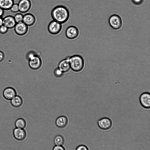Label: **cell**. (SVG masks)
<instances>
[{
  "label": "cell",
  "instance_id": "cell-20",
  "mask_svg": "<svg viewBox=\"0 0 150 150\" xmlns=\"http://www.w3.org/2000/svg\"><path fill=\"white\" fill-rule=\"evenodd\" d=\"M53 142L55 145H63L64 142V139L62 135H58L54 137Z\"/></svg>",
  "mask_w": 150,
  "mask_h": 150
},
{
  "label": "cell",
  "instance_id": "cell-4",
  "mask_svg": "<svg viewBox=\"0 0 150 150\" xmlns=\"http://www.w3.org/2000/svg\"><path fill=\"white\" fill-rule=\"evenodd\" d=\"M108 22L111 27L115 30L120 29L122 25L121 18L117 14L111 15L109 19Z\"/></svg>",
  "mask_w": 150,
  "mask_h": 150
},
{
  "label": "cell",
  "instance_id": "cell-7",
  "mask_svg": "<svg viewBox=\"0 0 150 150\" xmlns=\"http://www.w3.org/2000/svg\"><path fill=\"white\" fill-rule=\"evenodd\" d=\"M97 123L98 127L104 130L110 129L112 125V120L107 117H104L98 120Z\"/></svg>",
  "mask_w": 150,
  "mask_h": 150
},
{
  "label": "cell",
  "instance_id": "cell-32",
  "mask_svg": "<svg viewBox=\"0 0 150 150\" xmlns=\"http://www.w3.org/2000/svg\"></svg>",
  "mask_w": 150,
  "mask_h": 150
},
{
  "label": "cell",
  "instance_id": "cell-24",
  "mask_svg": "<svg viewBox=\"0 0 150 150\" xmlns=\"http://www.w3.org/2000/svg\"><path fill=\"white\" fill-rule=\"evenodd\" d=\"M10 10L13 13H17L19 11V8L18 4L15 3L12 5Z\"/></svg>",
  "mask_w": 150,
  "mask_h": 150
},
{
  "label": "cell",
  "instance_id": "cell-16",
  "mask_svg": "<svg viewBox=\"0 0 150 150\" xmlns=\"http://www.w3.org/2000/svg\"><path fill=\"white\" fill-rule=\"evenodd\" d=\"M68 119L64 116H61L58 117L56 119L55 123L56 126L60 128L65 127L67 125Z\"/></svg>",
  "mask_w": 150,
  "mask_h": 150
},
{
  "label": "cell",
  "instance_id": "cell-5",
  "mask_svg": "<svg viewBox=\"0 0 150 150\" xmlns=\"http://www.w3.org/2000/svg\"><path fill=\"white\" fill-rule=\"evenodd\" d=\"M79 33V30L76 26L71 25L68 27L65 30V35L66 37L70 40L76 38Z\"/></svg>",
  "mask_w": 150,
  "mask_h": 150
},
{
  "label": "cell",
  "instance_id": "cell-25",
  "mask_svg": "<svg viewBox=\"0 0 150 150\" xmlns=\"http://www.w3.org/2000/svg\"><path fill=\"white\" fill-rule=\"evenodd\" d=\"M8 29L5 25H3L0 27V33L4 34L6 33Z\"/></svg>",
  "mask_w": 150,
  "mask_h": 150
},
{
  "label": "cell",
  "instance_id": "cell-29",
  "mask_svg": "<svg viewBox=\"0 0 150 150\" xmlns=\"http://www.w3.org/2000/svg\"><path fill=\"white\" fill-rule=\"evenodd\" d=\"M5 57V54L4 52L0 50V62L4 60Z\"/></svg>",
  "mask_w": 150,
  "mask_h": 150
},
{
  "label": "cell",
  "instance_id": "cell-9",
  "mask_svg": "<svg viewBox=\"0 0 150 150\" xmlns=\"http://www.w3.org/2000/svg\"><path fill=\"white\" fill-rule=\"evenodd\" d=\"M18 4L19 11L22 13H27L32 7V3L30 0H20Z\"/></svg>",
  "mask_w": 150,
  "mask_h": 150
},
{
  "label": "cell",
  "instance_id": "cell-8",
  "mask_svg": "<svg viewBox=\"0 0 150 150\" xmlns=\"http://www.w3.org/2000/svg\"><path fill=\"white\" fill-rule=\"evenodd\" d=\"M13 28L15 33L20 36L25 35L28 30V27L23 22L16 23Z\"/></svg>",
  "mask_w": 150,
  "mask_h": 150
},
{
  "label": "cell",
  "instance_id": "cell-10",
  "mask_svg": "<svg viewBox=\"0 0 150 150\" xmlns=\"http://www.w3.org/2000/svg\"><path fill=\"white\" fill-rule=\"evenodd\" d=\"M140 103L142 106L146 109L150 108V94L148 92L142 93L139 98Z\"/></svg>",
  "mask_w": 150,
  "mask_h": 150
},
{
  "label": "cell",
  "instance_id": "cell-19",
  "mask_svg": "<svg viewBox=\"0 0 150 150\" xmlns=\"http://www.w3.org/2000/svg\"><path fill=\"white\" fill-rule=\"evenodd\" d=\"M15 125L16 128L24 129L26 126V122L24 119L20 118L16 120Z\"/></svg>",
  "mask_w": 150,
  "mask_h": 150
},
{
  "label": "cell",
  "instance_id": "cell-22",
  "mask_svg": "<svg viewBox=\"0 0 150 150\" xmlns=\"http://www.w3.org/2000/svg\"><path fill=\"white\" fill-rule=\"evenodd\" d=\"M64 73L58 67L54 70V76L57 78H60L63 76Z\"/></svg>",
  "mask_w": 150,
  "mask_h": 150
},
{
  "label": "cell",
  "instance_id": "cell-28",
  "mask_svg": "<svg viewBox=\"0 0 150 150\" xmlns=\"http://www.w3.org/2000/svg\"><path fill=\"white\" fill-rule=\"evenodd\" d=\"M132 1L134 4L136 5H139L142 3L143 0H132Z\"/></svg>",
  "mask_w": 150,
  "mask_h": 150
},
{
  "label": "cell",
  "instance_id": "cell-31",
  "mask_svg": "<svg viewBox=\"0 0 150 150\" xmlns=\"http://www.w3.org/2000/svg\"><path fill=\"white\" fill-rule=\"evenodd\" d=\"M2 17H0V27L3 25V19Z\"/></svg>",
  "mask_w": 150,
  "mask_h": 150
},
{
  "label": "cell",
  "instance_id": "cell-17",
  "mask_svg": "<svg viewBox=\"0 0 150 150\" xmlns=\"http://www.w3.org/2000/svg\"><path fill=\"white\" fill-rule=\"evenodd\" d=\"M10 100L11 105L16 108L20 107L22 105L23 102L22 97L17 95Z\"/></svg>",
  "mask_w": 150,
  "mask_h": 150
},
{
  "label": "cell",
  "instance_id": "cell-27",
  "mask_svg": "<svg viewBox=\"0 0 150 150\" xmlns=\"http://www.w3.org/2000/svg\"><path fill=\"white\" fill-rule=\"evenodd\" d=\"M52 150H66V149L62 145H55Z\"/></svg>",
  "mask_w": 150,
  "mask_h": 150
},
{
  "label": "cell",
  "instance_id": "cell-13",
  "mask_svg": "<svg viewBox=\"0 0 150 150\" xmlns=\"http://www.w3.org/2000/svg\"><path fill=\"white\" fill-rule=\"evenodd\" d=\"M16 95V92L14 88L8 87L5 88L3 92L4 98L7 100H11Z\"/></svg>",
  "mask_w": 150,
  "mask_h": 150
},
{
  "label": "cell",
  "instance_id": "cell-11",
  "mask_svg": "<svg viewBox=\"0 0 150 150\" xmlns=\"http://www.w3.org/2000/svg\"><path fill=\"white\" fill-rule=\"evenodd\" d=\"M13 135L14 138L16 140L22 141L25 139L27 133L24 129L16 127L13 130Z\"/></svg>",
  "mask_w": 150,
  "mask_h": 150
},
{
  "label": "cell",
  "instance_id": "cell-26",
  "mask_svg": "<svg viewBox=\"0 0 150 150\" xmlns=\"http://www.w3.org/2000/svg\"><path fill=\"white\" fill-rule=\"evenodd\" d=\"M75 150H89L88 148L85 145L81 144L78 146Z\"/></svg>",
  "mask_w": 150,
  "mask_h": 150
},
{
  "label": "cell",
  "instance_id": "cell-18",
  "mask_svg": "<svg viewBox=\"0 0 150 150\" xmlns=\"http://www.w3.org/2000/svg\"><path fill=\"white\" fill-rule=\"evenodd\" d=\"M14 3V0H0V7L4 11L10 10Z\"/></svg>",
  "mask_w": 150,
  "mask_h": 150
},
{
  "label": "cell",
  "instance_id": "cell-30",
  "mask_svg": "<svg viewBox=\"0 0 150 150\" xmlns=\"http://www.w3.org/2000/svg\"><path fill=\"white\" fill-rule=\"evenodd\" d=\"M4 13V10L0 7V17H2Z\"/></svg>",
  "mask_w": 150,
  "mask_h": 150
},
{
  "label": "cell",
  "instance_id": "cell-15",
  "mask_svg": "<svg viewBox=\"0 0 150 150\" xmlns=\"http://www.w3.org/2000/svg\"><path fill=\"white\" fill-rule=\"evenodd\" d=\"M58 67L64 73L69 70L71 69L68 56L59 62Z\"/></svg>",
  "mask_w": 150,
  "mask_h": 150
},
{
  "label": "cell",
  "instance_id": "cell-1",
  "mask_svg": "<svg viewBox=\"0 0 150 150\" xmlns=\"http://www.w3.org/2000/svg\"><path fill=\"white\" fill-rule=\"evenodd\" d=\"M51 14L53 20L62 24L66 23L70 16L68 8L62 5H59L54 7L52 9Z\"/></svg>",
  "mask_w": 150,
  "mask_h": 150
},
{
  "label": "cell",
  "instance_id": "cell-3",
  "mask_svg": "<svg viewBox=\"0 0 150 150\" xmlns=\"http://www.w3.org/2000/svg\"><path fill=\"white\" fill-rule=\"evenodd\" d=\"M62 24L53 20L49 23L48 25L47 30L49 32L53 35L58 34L62 30Z\"/></svg>",
  "mask_w": 150,
  "mask_h": 150
},
{
  "label": "cell",
  "instance_id": "cell-23",
  "mask_svg": "<svg viewBox=\"0 0 150 150\" xmlns=\"http://www.w3.org/2000/svg\"><path fill=\"white\" fill-rule=\"evenodd\" d=\"M37 54L39 55V53L35 51L30 50L27 52L26 55V58L28 60Z\"/></svg>",
  "mask_w": 150,
  "mask_h": 150
},
{
  "label": "cell",
  "instance_id": "cell-12",
  "mask_svg": "<svg viewBox=\"0 0 150 150\" xmlns=\"http://www.w3.org/2000/svg\"><path fill=\"white\" fill-rule=\"evenodd\" d=\"M36 21L35 16L32 13H27L23 15L22 22L28 27L34 25Z\"/></svg>",
  "mask_w": 150,
  "mask_h": 150
},
{
  "label": "cell",
  "instance_id": "cell-14",
  "mask_svg": "<svg viewBox=\"0 0 150 150\" xmlns=\"http://www.w3.org/2000/svg\"><path fill=\"white\" fill-rule=\"evenodd\" d=\"M3 25L6 26L8 29L14 28L16 24L13 16L8 15L3 18Z\"/></svg>",
  "mask_w": 150,
  "mask_h": 150
},
{
  "label": "cell",
  "instance_id": "cell-6",
  "mask_svg": "<svg viewBox=\"0 0 150 150\" xmlns=\"http://www.w3.org/2000/svg\"><path fill=\"white\" fill-rule=\"evenodd\" d=\"M28 61L29 67L33 70L38 69L42 65V61L39 54L34 56Z\"/></svg>",
  "mask_w": 150,
  "mask_h": 150
},
{
  "label": "cell",
  "instance_id": "cell-21",
  "mask_svg": "<svg viewBox=\"0 0 150 150\" xmlns=\"http://www.w3.org/2000/svg\"><path fill=\"white\" fill-rule=\"evenodd\" d=\"M23 15L21 13H17L13 16L14 19L16 23L23 21Z\"/></svg>",
  "mask_w": 150,
  "mask_h": 150
},
{
  "label": "cell",
  "instance_id": "cell-2",
  "mask_svg": "<svg viewBox=\"0 0 150 150\" xmlns=\"http://www.w3.org/2000/svg\"><path fill=\"white\" fill-rule=\"evenodd\" d=\"M70 69L75 72H79L83 69L84 62L82 57L80 55L75 54L68 56Z\"/></svg>",
  "mask_w": 150,
  "mask_h": 150
}]
</instances>
